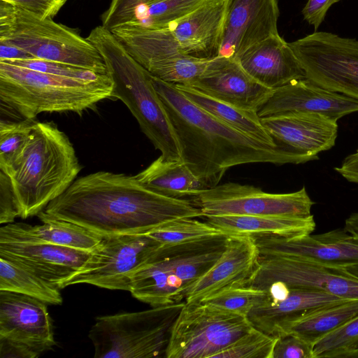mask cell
I'll use <instances>...</instances> for the list:
<instances>
[{"mask_svg":"<svg viewBox=\"0 0 358 358\" xmlns=\"http://www.w3.org/2000/svg\"><path fill=\"white\" fill-rule=\"evenodd\" d=\"M1 357H38L56 345L47 303L24 294L0 291Z\"/></svg>","mask_w":358,"mask_h":358,"instance_id":"14","label":"cell"},{"mask_svg":"<svg viewBox=\"0 0 358 358\" xmlns=\"http://www.w3.org/2000/svg\"><path fill=\"white\" fill-rule=\"evenodd\" d=\"M108 74L94 80L60 76L0 61V100L24 119L41 113L82 114L110 98Z\"/></svg>","mask_w":358,"mask_h":358,"instance_id":"5","label":"cell"},{"mask_svg":"<svg viewBox=\"0 0 358 358\" xmlns=\"http://www.w3.org/2000/svg\"><path fill=\"white\" fill-rule=\"evenodd\" d=\"M189 86L239 108L257 112L273 92L252 78L236 59L223 56L209 60Z\"/></svg>","mask_w":358,"mask_h":358,"instance_id":"20","label":"cell"},{"mask_svg":"<svg viewBox=\"0 0 358 358\" xmlns=\"http://www.w3.org/2000/svg\"><path fill=\"white\" fill-rule=\"evenodd\" d=\"M194 218L175 219L146 234L160 244H178L224 234L210 224Z\"/></svg>","mask_w":358,"mask_h":358,"instance_id":"33","label":"cell"},{"mask_svg":"<svg viewBox=\"0 0 358 358\" xmlns=\"http://www.w3.org/2000/svg\"><path fill=\"white\" fill-rule=\"evenodd\" d=\"M202 217L270 215L308 217L314 202L303 187L291 193L273 194L252 185L226 182L203 190L193 197Z\"/></svg>","mask_w":358,"mask_h":358,"instance_id":"13","label":"cell"},{"mask_svg":"<svg viewBox=\"0 0 358 358\" xmlns=\"http://www.w3.org/2000/svg\"><path fill=\"white\" fill-rule=\"evenodd\" d=\"M180 148L181 161L208 188L231 167L250 163L294 164L277 147L257 141L214 117L189 100L174 84L152 75Z\"/></svg>","mask_w":358,"mask_h":358,"instance_id":"2","label":"cell"},{"mask_svg":"<svg viewBox=\"0 0 358 358\" xmlns=\"http://www.w3.org/2000/svg\"><path fill=\"white\" fill-rule=\"evenodd\" d=\"M135 177L148 189L173 198L194 197L208 188L182 161L161 155Z\"/></svg>","mask_w":358,"mask_h":358,"instance_id":"29","label":"cell"},{"mask_svg":"<svg viewBox=\"0 0 358 358\" xmlns=\"http://www.w3.org/2000/svg\"><path fill=\"white\" fill-rule=\"evenodd\" d=\"M0 291L19 293L47 304L61 305L62 294L56 286L29 271L0 257Z\"/></svg>","mask_w":358,"mask_h":358,"instance_id":"31","label":"cell"},{"mask_svg":"<svg viewBox=\"0 0 358 358\" xmlns=\"http://www.w3.org/2000/svg\"><path fill=\"white\" fill-rule=\"evenodd\" d=\"M355 112H358L357 100L305 78L273 90L257 114L260 118H265L296 113H315L338 121Z\"/></svg>","mask_w":358,"mask_h":358,"instance_id":"19","label":"cell"},{"mask_svg":"<svg viewBox=\"0 0 358 358\" xmlns=\"http://www.w3.org/2000/svg\"><path fill=\"white\" fill-rule=\"evenodd\" d=\"M36 122L34 119L1 121L0 171H7L22 153Z\"/></svg>","mask_w":358,"mask_h":358,"instance_id":"35","label":"cell"},{"mask_svg":"<svg viewBox=\"0 0 358 358\" xmlns=\"http://www.w3.org/2000/svg\"><path fill=\"white\" fill-rule=\"evenodd\" d=\"M204 221L228 236L250 238L268 236H299L311 234L315 229L313 215L308 217L270 215H214Z\"/></svg>","mask_w":358,"mask_h":358,"instance_id":"26","label":"cell"},{"mask_svg":"<svg viewBox=\"0 0 358 358\" xmlns=\"http://www.w3.org/2000/svg\"><path fill=\"white\" fill-rule=\"evenodd\" d=\"M236 60L252 78L271 90L306 78L289 43L279 34L252 45Z\"/></svg>","mask_w":358,"mask_h":358,"instance_id":"23","label":"cell"},{"mask_svg":"<svg viewBox=\"0 0 358 358\" xmlns=\"http://www.w3.org/2000/svg\"><path fill=\"white\" fill-rule=\"evenodd\" d=\"M254 240L228 236L226 248L216 263L187 291L185 302L201 301L224 290L248 286L259 264Z\"/></svg>","mask_w":358,"mask_h":358,"instance_id":"21","label":"cell"},{"mask_svg":"<svg viewBox=\"0 0 358 358\" xmlns=\"http://www.w3.org/2000/svg\"><path fill=\"white\" fill-rule=\"evenodd\" d=\"M205 0H149L137 6L124 24L148 29L168 28ZM122 26V25H121Z\"/></svg>","mask_w":358,"mask_h":358,"instance_id":"32","label":"cell"},{"mask_svg":"<svg viewBox=\"0 0 358 358\" xmlns=\"http://www.w3.org/2000/svg\"><path fill=\"white\" fill-rule=\"evenodd\" d=\"M159 245L148 234L103 236L83 266L57 288L86 283L129 291L131 274Z\"/></svg>","mask_w":358,"mask_h":358,"instance_id":"12","label":"cell"},{"mask_svg":"<svg viewBox=\"0 0 358 358\" xmlns=\"http://www.w3.org/2000/svg\"><path fill=\"white\" fill-rule=\"evenodd\" d=\"M346 358H358V348L348 354Z\"/></svg>","mask_w":358,"mask_h":358,"instance_id":"48","label":"cell"},{"mask_svg":"<svg viewBox=\"0 0 358 358\" xmlns=\"http://www.w3.org/2000/svg\"><path fill=\"white\" fill-rule=\"evenodd\" d=\"M358 150V149H357Z\"/></svg>","mask_w":358,"mask_h":358,"instance_id":"49","label":"cell"},{"mask_svg":"<svg viewBox=\"0 0 358 358\" xmlns=\"http://www.w3.org/2000/svg\"><path fill=\"white\" fill-rule=\"evenodd\" d=\"M42 18H53L68 0H1Z\"/></svg>","mask_w":358,"mask_h":358,"instance_id":"42","label":"cell"},{"mask_svg":"<svg viewBox=\"0 0 358 358\" xmlns=\"http://www.w3.org/2000/svg\"><path fill=\"white\" fill-rule=\"evenodd\" d=\"M0 41L36 59L66 63L108 74L104 60L87 38L52 18H42L0 0Z\"/></svg>","mask_w":358,"mask_h":358,"instance_id":"7","label":"cell"},{"mask_svg":"<svg viewBox=\"0 0 358 358\" xmlns=\"http://www.w3.org/2000/svg\"><path fill=\"white\" fill-rule=\"evenodd\" d=\"M343 300L347 299L324 292L290 288L289 294L285 299L275 303L266 301L255 307L248 314V318L255 328L271 336L274 328L281 322L308 310Z\"/></svg>","mask_w":358,"mask_h":358,"instance_id":"28","label":"cell"},{"mask_svg":"<svg viewBox=\"0 0 358 358\" xmlns=\"http://www.w3.org/2000/svg\"><path fill=\"white\" fill-rule=\"evenodd\" d=\"M289 288L324 292L347 299H358V277L345 268L287 257H259V264L248 286L266 291L274 282Z\"/></svg>","mask_w":358,"mask_h":358,"instance_id":"15","label":"cell"},{"mask_svg":"<svg viewBox=\"0 0 358 358\" xmlns=\"http://www.w3.org/2000/svg\"><path fill=\"white\" fill-rule=\"evenodd\" d=\"M344 229L351 235L358 238V213H352L345 220Z\"/></svg>","mask_w":358,"mask_h":358,"instance_id":"46","label":"cell"},{"mask_svg":"<svg viewBox=\"0 0 358 358\" xmlns=\"http://www.w3.org/2000/svg\"><path fill=\"white\" fill-rule=\"evenodd\" d=\"M1 62L43 73L72 78L94 80L103 75L80 66L36 58Z\"/></svg>","mask_w":358,"mask_h":358,"instance_id":"38","label":"cell"},{"mask_svg":"<svg viewBox=\"0 0 358 358\" xmlns=\"http://www.w3.org/2000/svg\"><path fill=\"white\" fill-rule=\"evenodd\" d=\"M276 339L253 327L213 358H272Z\"/></svg>","mask_w":358,"mask_h":358,"instance_id":"37","label":"cell"},{"mask_svg":"<svg viewBox=\"0 0 358 358\" xmlns=\"http://www.w3.org/2000/svg\"><path fill=\"white\" fill-rule=\"evenodd\" d=\"M38 215L108 236L146 234L175 219L202 217V213L193 201L157 193L135 176L100 171L75 180Z\"/></svg>","mask_w":358,"mask_h":358,"instance_id":"1","label":"cell"},{"mask_svg":"<svg viewBox=\"0 0 358 358\" xmlns=\"http://www.w3.org/2000/svg\"><path fill=\"white\" fill-rule=\"evenodd\" d=\"M275 145L296 164L318 158L333 148L338 135L337 120L315 113H296L261 118Z\"/></svg>","mask_w":358,"mask_h":358,"instance_id":"17","label":"cell"},{"mask_svg":"<svg viewBox=\"0 0 358 358\" xmlns=\"http://www.w3.org/2000/svg\"><path fill=\"white\" fill-rule=\"evenodd\" d=\"M342 0H308L301 13L303 20L312 25L317 31L323 22L329 9Z\"/></svg>","mask_w":358,"mask_h":358,"instance_id":"43","label":"cell"},{"mask_svg":"<svg viewBox=\"0 0 358 358\" xmlns=\"http://www.w3.org/2000/svg\"><path fill=\"white\" fill-rule=\"evenodd\" d=\"M29 53L12 44L0 41V61L33 59Z\"/></svg>","mask_w":358,"mask_h":358,"instance_id":"45","label":"cell"},{"mask_svg":"<svg viewBox=\"0 0 358 358\" xmlns=\"http://www.w3.org/2000/svg\"><path fill=\"white\" fill-rule=\"evenodd\" d=\"M87 38L104 60L113 82L110 97L121 100L127 106L163 159L181 161L177 136L154 87L152 75L102 25L94 28Z\"/></svg>","mask_w":358,"mask_h":358,"instance_id":"4","label":"cell"},{"mask_svg":"<svg viewBox=\"0 0 358 358\" xmlns=\"http://www.w3.org/2000/svg\"><path fill=\"white\" fill-rule=\"evenodd\" d=\"M224 11L225 0H205L168 28L184 53L210 60L220 53Z\"/></svg>","mask_w":358,"mask_h":358,"instance_id":"24","label":"cell"},{"mask_svg":"<svg viewBox=\"0 0 358 358\" xmlns=\"http://www.w3.org/2000/svg\"><path fill=\"white\" fill-rule=\"evenodd\" d=\"M313 358H346L358 348V315L312 345Z\"/></svg>","mask_w":358,"mask_h":358,"instance_id":"34","label":"cell"},{"mask_svg":"<svg viewBox=\"0 0 358 358\" xmlns=\"http://www.w3.org/2000/svg\"><path fill=\"white\" fill-rule=\"evenodd\" d=\"M17 216L19 210L10 178L0 171V224L13 222Z\"/></svg>","mask_w":358,"mask_h":358,"instance_id":"41","label":"cell"},{"mask_svg":"<svg viewBox=\"0 0 358 358\" xmlns=\"http://www.w3.org/2000/svg\"><path fill=\"white\" fill-rule=\"evenodd\" d=\"M81 169L69 137L55 124L36 121L22 153L3 171L10 178L19 217L38 215L68 189Z\"/></svg>","mask_w":358,"mask_h":358,"instance_id":"3","label":"cell"},{"mask_svg":"<svg viewBox=\"0 0 358 358\" xmlns=\"http://www.w3.org/2000/svg\"><path fill=\"white\" fill-rule=\"evenodd\" d=\"M91 251L41 243L0 241V257L57 286L78 271Z\"/></svg>","mask_w":358,"mask_h":358,"instance_id":"22","label":"cell"},{"mask_svg":"<svg viewBox=\"0 0 358 358\" xmlns=\"http://www.w3.org/2000/svg\"><path fill=\"white\" fill-rule=\"evenodd\" d=\"M307 79L358 101V41L314 31L289 43Z\"/></svg>","mask_w":358,"mask_h":358,"instance_id":"10","label":"cell"},{"mask_svg":"<svg viewBox=\"0 0 358 358\" xmlns=\"http://www.w3.org/2000/svg\"><path fill=\"white\" fill-rule=\"evenodd\" d=\"M111 32L151 75L169 83L192 85L209 61L184 53L169 28L148 29L124 24Z\"/></svg>","mask_w":358,"mask_h":358,"instance_id":"11","label":"cell"},{"mask_svg":"<svg viewBox=\"0 0 358 358\" xmlns=\"http://www.w3.org/2000/svg\"><path fill=\"white\" fill-rule=\"evenodd\" d=\"M185 301L151 309L97 317L88 337L95 358L166 357L176 318Z\"/></svg>","mask_w":358,"mask_h":358,"instance_id":"8","label":"cell"},{"mask_svg":"<svg viewBox=\"0 0 358 358\" xmlns=\"http://www.w3.org/2000/svg\"><path fill=\"white\" fill-rule=\"evenodd\" d=\"M174 85L189 100L222 122L257 141L277 147L264 127L257 111L239 108L209 96L189 85Z\"/></svg>","mask_w":358,"mask_h":358,"instance_id":"30","label":"cell"},{"mask_svg":"<svg viewBox=\"0 0 358 358\" xmlns=\"http://www.w3.org/2000/svg\"><path fill=\"white\" fill-rule=\"evenodd\" d=\"M335 171L351 182L358 183V150L346 157Z\"/></svg>","mask_w":358,"mask_h":358,"instance_id":"44","label":"cell"},{"mask_svg":"<svg viewBox=\"0 0 358 358\" xmlns=\"http://www.w3.org/2000/svg\"><path fill=\"white\" fill-rule=\"evenodd\" d=\"M149 0H111L101 15L102 26L109 31L124 24L131 11L139 4Z\"/></svg>","mask_w":358,"mask_h":358,"instance_id":"40","label":"cell"},{"mask_svg":"<svg viewBox=\"0 0 358 358\" xmlns=\"http://www.w3.org/2000/svg\"><path fill=\"white\" fill-rule=\"evenodd\" d=\"M272 358H313L312 345L292 334L277 336Z\"/></svg>","mask_w":358,"mask_h":358,"instance_id":"39","label":"cell"},{"mask_svg":"<svg viewBox=\"0 0 358 358\" xmlns=\"http://www.w3.org/2000/svg\"><path fill=\"white\" fill-rule=\"evenodd\" d=\"M268 299L267 291L241 286L219 292L201 301L248 317L255 307Z\"/></svg>","mask_w":358,"mask_h":358,"instance_id":"36","label":"cell"},{"mask_svg":"<svg viewBox=\"0 0 358 358\" xmlns=\"http://www.w3.org/2000/svg\"><path fill=\"white\" fill-rule=\"evenodd\" d=\"M358 315V299H347L308 310L279 323L272 336L292 334L313 345Z\"/></svg>","mask_w":358,"mask_h":358,"instance_id":"27","label":"cell"},{"mask_svg":"<svg viewBox=\"0 0 358 358\" xmlns=\"http://www.w3.org/2000/svg\"><path fill=\"white\" fill-rule=\"evenodd\" d=\"M252 239L261 257L299 258L340 268L358 266V238L345 229L316 235Z\"/></svg>","mask_w":358,"mask_h":358,"instance_id":"16","label":"cell"},{"mask_svg":"<svg viewBox=\"0 0 358 358\" xmlns=\"http://www.w3.org/2000/svg\"><path fill=\"white\" fill-rule=\"evenodd\" d=\"M345 269L351 274L358 277V266L347 267Z\"/></svg>","mask_w":358,"mask_h":358,"instance_id":"47","label":"cell"},{"mask_svg":"<svg viewBox=\"0 0 358 358\" xmlns=\"http://www.w3.org/2000/svg\"><path fill=\"white\" fill-rule=\"evenodd\" d=\"M254 327L248 317L203 301L185 302L166 358H213Z\"/></svg>","mask_w":358,"mask_h":358,"instance_id":"9","label":"cell"},{"mask_svg":"<svg viewBox=\"0 0 358 358\" xmlns=\"http://www.w3.org/2000/svg\"><path fill=\"white\" fill-rule=\"evenodd\" d=\"M42 224L8 223L0 229V241L48 243L92 251L101 236L72 222L38 215Z\"/></svg>","mask_w":358,"mask_h":358,"instance_id":"25","label":"cell"},{"mask_svg":"<svg viewBox=\"0 0 358 358\" xmlns=\"http://www.w3.org/2000/svg\"><path fill=\"white\" fill-rule=\"evenodd\" d=\"M278 0H225L220 53L237 59L252 45L279 34Z\"/></svg>","mask_w":358,"mask_h":358,"instance_id":"18","label":"cell"},{"mask_svg":"<svg viewBox=\"0 0 358 358\" xmlns=\"http://www.w3.org/2000/svg\"><path fill=\"white\" fill-rule=\"evenodd\" d=\"M228 235L161 244L130 278L129 292L152 307L185 301L187 289L219 259Z\"/></svg>","mask_w":358,"mask_h":358,"instance_id":"6","label":"cell"}]
</instances>
